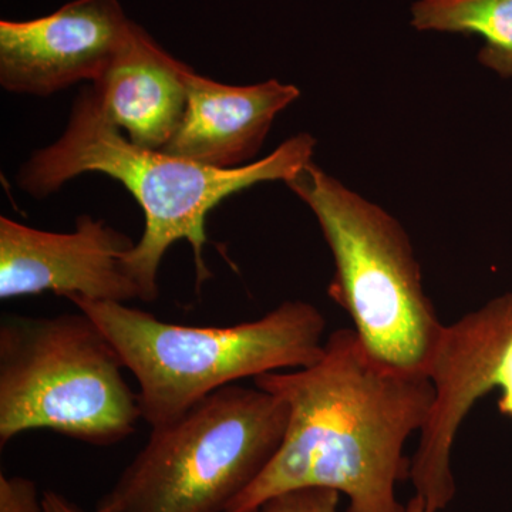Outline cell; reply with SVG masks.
<instances>
[{
	"mask_svg": "<svg viewBox=\"0 0 512 512\" xmlns=\"http://www.w3.org/2000/svg\"><path fill=\"white\" fill-rule=\"evenodd\" d=\"M289 409L259 387H222L146 446L101 497L113 512H225L271 463Z\"/></svg>",
	"mask_w": 512,
	"mask_h": 512,
	"instance_id": "6",
	"label": "cell"
},
{
	"mask_svg": "<svg viewBox=\"0 0 512 512\" xmlns=\"http://www.w3.org/2000/svg\"><path fill=\"white\" fill-rule=\"evenodd\" d=\"M185 80L188 103L183 123L161 151L220 170L254 163L276 116L301 96L298 87L275 79L229 86L192 67Z\"/></svg>",
	"mask_w": 512,
	"mask_h": 512,
	"instance_id": "10",
	"label": "cell"
},
{
	"mask_svg": "<svg viewBox=\"0 0 512 512\" xmlns=\"http://www.w3.org/2000/svg\"><path fill=\"white\" fill-rule=\"evenodd\" d=\"M136 245L123 232L80 215L67 234L0 218V299L53 292L64 298L126 303L140 299L123 255Z\"/></svg>",
	"mask_w": 512,
	"mask_h": 512,
	"instance_id": "8",
	"label": "cell"
},
{
	"mask_svg": "<svg viewBox=\"0 0 512 512\" xmlns=\"http://www.w3.org/2000/svg\"><path fill=\"white\" fill-rule=\"evenodd\" d=\"M188 70L134 23L109 69L92 84L94 96L106 119L126 131L131 143L163 150L183 123Z\"/></svg>",
	"mask_w": 512,
	"mask_h": 512,
	"instance_id": "11",
	"label": "cell"
},
{
	"mask_svg": "<svg viewBox=\"0 0 512 512\" xmlns=\"http://www.w3.org/2000/svg\"><path fill=\"white\" fill-rule=\"evenodd\" d=\"M43 508L45 512H113L106 508L96 507L93 511H84L79 505L72 503L69 498L55 490H47L42 493Z\"/></svg>",
	"mask_w": 512,
	"mask_h": 512,
	"instance_id": "15",
	"label": "cell"
},
{
	"mask_svg": "<svg viewBox=\"0 0 512 512\" xmlns=\"http://www.w3.org/2000/svg\"><path fill=\"white\" fill-rule=\"evenodd\" d=\"M0 512H45L35 481L0 474Z\"/></svg>",
	"mask_w": 512,
	"mask_h": 512,
	"instance_id": "14",
	"label": "cell"
},
{
	"mask_svg": "<svg viewBox=\"0 0 512 512\" xmlns=\"http://www.w3.org/2000/svg\"><path fill=\"white\" fill-rule=\"evenodd\" d=\"M124 369L86 313L3 316L0 446L37 429L97 447L126 440L143 417Z\"/></svg>",
	"mask_w": 512,
	"mask_h": 512,
	"instance_id": "5",
	"label": "cell"
},
{
	"mask_svg": "<svg viewBox=\"0 0 512 512\" xmlns=\"http://www.w3.org/2000/svg\"><path fill=\"white\" fill-rule=\"evenodd\" d=\"M119 0H73L52 15L0 22V84L45 97L84 80L96 83L133 29Z\"/></svg>",
	"mask_w": 512,
	"mask_h": 512,
	"instance_id": "9",
	"label": "cell"
},
{
	"mask_svg": "<svg viewBox=\"0 0 512 512\" xmlns=\"http://www.w3.org/2000/svg\"><path fill=\"white\" fill-rule=\"evenodd\" d=\"M316 140L301 133L268 157L232 170L207 167L131 143L106 119L93 87L74 101L69 123L55 143L35 151L20 167L16 184L35 198L55 194L87 173L113 177L130 191L144 212V231L123 255V265L140 289L141 301L158 298V269L174 242L194 252L198 285L210 278L204 261L205 218L225 198L256 184L288 183L312 163Z\"/></svg>",
	"mask_w": 512,
	"mask_h": 512,
	"instance_id": "2",
	"label": "cell"
},
{
	"mask_svg": "<svg viewBox=\"0 0 512 512\" xmlns=\"http://www.w3.org/2000/svg\"><path fill=\"white\" fill-rule=\"evenodd\" d=\"M427 376L436 397L420 431L410 480L427 510L443 512L456 495L451 453L468 413L498 392V412L512 420V291L444 325Z\"/></svg>",
	"mask_w": 512,
	"mask_h": 512,
	"instance_id": "7",
	"label": "cell"
},
{
	"mask_svg": "<svg viewBox=\"0 0 512 512\" xmlns=\"http://www.w3.org/2000/svg\"><path fill=\"white\" fill-rule=\"evenodd\" d=\"M313 212L335 261L329 298L383 366L426 375L444 323L402 224L315 163L286 183Z\"/></svg>",
	"mask_w": 512,
	"mask_h": 512,
	"instance_id": "4",
	"label": "cell"
},
{
	"mask_svg": "<svg viewBox=\"0 0 512 512\" xmlns=\"http://www.w3.org/2000/svg\"><path fill=\"white\" fill-rule=\"evenodd\" d=\"M406 512H431L430 510H427L426 505H424L423 501H421V498L417 497V495H414L412 500L409 501V503L406 504Z\"/></svg>",
	"mask_w": 512,
	"mask_h": 512,
	"instance_id": "16",
	"label": "cell"
},
{
	"mask_svg": "<svg viewBox=\"0 0 512 512\" xmlns=\"http://www.w3.org/2000/svg\"><path fill=\"white\" fill-rule=\"evenodd\" d=\"M340 493L330 488L309 487L271 498L259 512H339Z\"/></svg>",
	"mask_w": 512,
	"mask_h": 512,
	"instance_id": "13",
	"label": "cell"
},
{
	"mask_svg": "<svg viewBox=\"0 0 512 512\" xmlns=\"http://www.w3.org/2000/svg\"><path fill=\"white\" fill-rule=\"evenodd\" d=\"M412 15V25L421 32L483 37L480 63L512 79V0H419Z\"/></svg>",
	"mask_w": 512,
	"mask_h": 512,
	"instance_id": "12",
	"label": "cell"
},
{
	"mask_svg": "<svg viewBox=\"0 0 512 512\" xmlns=\"http://www.w3.org/2000/svg\"><path fill=\"white\" fill-rule=\"evenodd\" d=\"M254 386L288 404V426L271 463L225 512H259L276 495L309 487L345 494L348 512H406L396 487L410 478L404 446L436 397L429 376L383 366L355 329L342 328L318 362L256 376Z\"/></svg>",
	"mask_w": 512,
	"mask_h": 512,
	"instance_id": "1",
	"label": "cell"
},
{
	"mask_svg": "<svg viewBox=\"0 0 512 512\" xmlns=\"http://www.w3.org/2000/svg\"><path fill=\"white\" fill-rule=\"evenodd\" d=\"M70 302L96 322L136 377L141 417L151 429L238 380L313 365L326 340L322 312L303 301L225 328L177 325L120 302Z\"/></svg>",
	"mask_w": 512,
	"mask_h": 512,
	"instance_id": "3",
	"label": "cell"
}]
</instances>
